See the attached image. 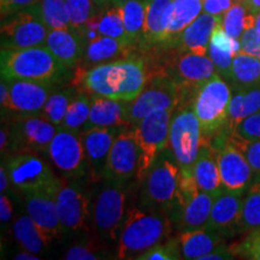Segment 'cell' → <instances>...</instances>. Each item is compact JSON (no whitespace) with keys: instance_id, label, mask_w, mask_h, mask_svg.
I'll use <instances>...</instances> for the list:
<instances>
[{"instance_id":"obj_5","label":"cell","mask_w":260,"mask_h":260,"mask_svg":"<svg viewBox=\"0 0 260 260\" xmlns=\"http://www.w3.org/2000/svg\"><path fill=\"white\" fill-rule=\"evenodd\" d=\"M193 94L181 88L168 75L158 73L149 77L139 96L126 106L130 125H136L149 113L159 110H174L191 104Z\"/></svg>"},{"instance_id":"obj_58","label":"cell","mask_w":260,"mask_h":260,"mask_svg":"<svg viewBox=\"0 0 260 260\" xmlns=\"http://www.w3.org/2000/svg\"><path fill=\"white\" fill-rule=\"evenodd\" d=\"M254 28H255V30L259 32L260 34V12L258 15L255 16V23H254Z\"/></svg>"},{"instance_id":"obj_32","label":"cell","mask_w":260,"mask_h":260,"mask_svg":"<svg viewBox=\"0 0 260 260\" xmlns=\"http://www.w3.org/2000/svg\"><path fill=\"white\" fill-rule=\"evenodd\" d=\"M214 195L200 191L187 206L182 209L180 225L183 232L200 229L207 225L212 211Z\"/></svg>"},{"instance_id":"obj_6","label":"cell","mask_w":260,"mask_h":260,"mask_svg":"<svg viewBox=\"0 0 260 260\" xmlns=\"http://www.w3.org/2000/svg\"><path fill=\"white\" fill-rule=\"evenodd\" d=\"M180 167L167 148L158 155L142 178L141 198L145 206L157 210H172L177 206Z\"/></svg>"},{"instance_id":"obj_59","label":"cell","mask_w":260,"mask_h":260,"mask_svg":"<svg viewBox=\"0 0 260 260\" xmlns=\"http://www.w3.org/2000/svg\"><path fill=\"white\" fill-rule=\"evenodd\" d=\"M125 2H128V0H115V4L116 5H121V4H123V3H125Z\"/></svg>"},{"instance_id":"obj_41","label":"cell","mask_w":260,"mask_h":260,"mask_svg":"<svg viewBox=\"0 0 260 260\" xmlns=\"http://www.w3.org/2000/svg\"><path fill=\"white\" fill-rule=\"evenodd\" d=\"M234 256L248 260H260V229L246 233V236L229 246Z\"/></svg>"},{"instance_id":"obj_31","label":"cell","mask_w":260,"mask_h":260,"mask_svg":"<svg viewBox=\"0 0 260 260\" xmlns=\"http://www.w3.org/2000/svg\"><path fill=\"white\" fill-rule=\"evenodd\" d=\"M232 88H248L260 84V59L258 57L237 53L233 59L232 70L226 81Z\"/></svg>"},{"instance_id":"obj_10","label":"cell","mask_w":260,"mask_h":260,"mask_svg":"<svg viewBox=\"0 0 260 260\" xmlns=\"http://www.w3.org/2000/svg\"><path fill=\"white\" fill-rule=\"evenodd\" d=\"M158 73L168 75L182 89L191 94L198 86L218 74L210 57L186 52L178 46L176 51L169 53L162 67L155 74Z\"/></svg>"},{"instance_id":"obj_40","label":"cell","mask_w":260,"mask_h":260,"mask_svg":"<svg viewBox=\"0 0 260 260\" xmlns=\"http://www.w3.org/2000/svg\"><path fill=\"white\" fill-rule=\"evenodd\" d=\"M77 89L67 88L60 92L53 93L48 96L47 102L45 103L41 110V115L57 126H61L64 121L65 113L73 98L76 95Z\"/></svg>"},{"instance_id":"obj_37","label":"cell","mask_w":260,"mask_h":260,"mask_svg":"<svg viewBox=\"0 0 260 260\" xmlns=\"http://www.w3.org/2000/svg\"><path fill=\"white\" fill-rule=\"evenodd\" d=\"M255 16L249 12L245 3H234L224 14L222 25L229 37L240 40L242 34L254 27Z\"/></svg>"},{"instance_id":"obj_36","label":"cell","mask_w":260,"mask_h":260,"mask_svg":"<svg viewBox=\"0 0 260 260\" xmlns=\"http://www.w3.org/2000/svg\"><path fill=\"white\" fill-rule=\"evenodd\" d=\"M90 107H92V95L77 92L69 104L61 128L76 133L82 132L89 119Z\"/></svg>"},{"instance_id":"obj_54","label":"cell","mask_w":260,"mask_h":260,"mask_svg":"<svg viewBox=\"0 0 260 260\" xmlns=\"http://www.w3.org/2000/svg\"><path fill=\"white\" fill-rule=\"evenodd\" d=\"M9 133V130L4 128H2V132H0V149H2V153H4L6 146H8Z\"/></svg>"},{"instance_id":"obj_7","label":"cell","mask_w":260,"mask_h":260,"mask_svg":"<svg viewBox=\"0 0 260 260\" xmlns=\"http://www.w3.org/2000/svg\"><path fill=\"white\" fill-rule=\"evenodd\" d=\"M203 132L191 104L174 112L169 135V149L180 170H191L203 145Z\"/></svg>"},{"instance_id":"obj_20","label":"cell","mask_w":260,"mask_h":260,"mask_svg":"<svg viewBox=\"0 0 260 260\" xmlns=\"http://www.w3.org/2000/svg\"><path fill=\"white\" fill-rule=\"evenodd\" d=\"M245 193L223 189L214 197L212 211L207 225L216 229L224 237L237 234Z\"/></svg>"},{"instance_id":"obj_35","label":"cell","mask_w":260,"mask_h":260,"mask_svg":"<svg viewBox=\"0 0 260 260\" xmlns=\"http://www.w3.org/2000/svg\"><path fill=\"white\" fill-rule=\"evenodd\" d=\"M260 229V181H254L246 190L237 234Z\"/></svg>"},{"instance_id":"obj_60","label":"cell","mask_w":260,"mask_h":260,"mask_svg":"<svg viewBox=\"0 0 260 260\" xmlns=\"http://www.w3.org/2000/svg\"><path fill=\"white\" fill-rule=\"evenodd\" d=\"M247 0H234V3H246Z\"/></svg>"},{"instance_id":"obj_44","label":"cell","mask_w":260,"mask_h":260,"mask_svg":"<svg viewBox=\"0 0 260 260\" xmlns=\"http://www.w3.org/2000/svg\"><path fill=\"white\" fill-rule=\"evenodd\" d=\"M228 139L245 155L253 171L260 175V140H246L234 134H228Z\"/></svg>"},{"instance_id":"obj_4","label":"cell","mask_w":260,"mask_h":260,"mask_svg":"<svg viewBox=\"0 0 260 260\" xmlns=\"http://www.w3.org/2000/svg\"><path fill=\"white\" fill-rule=\"evenodd\" d=\"M232 93L229 83L219 74L195 89L191 106L200 122L205 141H211L225 126Z\"/></svg>"},{"instance_id":"obj_56","label":"cell","mask_w":260,"mask_h":260,"mask_svg":"<svg viewBox=\"0 0 260 260\" xmlns=\"http://www.w3.org/2000/svg\"><path fill=\"white\" fill-rule=\"evenodd\" d=\"M93 2L95 3L96 6H99V8H102V9L109 8V6H111V5H116L115 0H93Z\"/></svg>"},{"instance_id":"obj_51","label":"cell","mask_w":260,"mask_h":260,"mask_svg":"<svg viewBox=\"0 0 260 260\" xmlns=\"http://www.w3.org/2000/svg\"><path fill=\"white\" fill-rule=\"evenodd\" d=\"M10 102V84L8 80L2 79L0 83V104H2V109L5 110L9 105Z\"/></svg>"},{"instance_id":"obj_39","label":"cell","mask_w":260,"mask_h":260,"mask_svg":"<svg viewBox=\"0 0 260 260\" xmlns=\"http://www.w3.org/2000/svg\"><path fill=\"white\" fill-rule=\"evenodd\" d=\"M98 31L100 35H105L117 40L125 42V44L134 46L128 34L125 31L124 22L119 5H111L104 9V11L99 15V24H98Z\"/></svg>"},{"instance_id":"obj_14","label":"cell","mask_w":260,"mask_h":260,"mask_svg":"<svg viewBox=\"0 0 260 260\" xmlns=\"http://www.w3.org/2000/svg\"><path fill=\"white\" fill-rule=\"evenodd\" d=\"M106 186L98 195L94 205V224L102 239L117 240L124 220V183L106 181Z\"/></svg>"},{"instance_id":"obj_13","label":"cell","mask_w":260,"mask_h":260,"mask_svg":"<svg viewBox=\"0 0 260 260\" xmlns=\"http://www.w3.org/2000/svg\"><path fill=\"white\" fill-rule=\"evenodd\" d=\"M10 134L14 151L46 154L52 139L57 134V125L42 115H19L12 122Z\"/></svg>"},{"instance_id":"obj_26","label":"cell","mask_w":260,"mask_h":260,"mask_svg":"<svg viewBox=\"0 0 260 260\" xmlns=\"http://www.w3.org/2000/svg\"><path fill=\"white\" fill-rule=\"evenodd\" d=\"M223 237L222 234L209 225L183 232L178 237L182 258L199 260L201 256L222 247Z\"/></svg>"},{"instance_id":"obj_25","label":"cell","mask_w":260,"mask_h":260,"mask_svg":"<svg viewBox=\"0 0 260 260\" xmlns=\"http://www.w3.org/2000/svg\"><path fill=\"white\" fill-rule=\"evenodd\" d=\"M194 176L201 191L217 197L223 190L217 151L210 141H203L193 167Z\"/></svg>"},{"instance_id":"obj_9","label":"cell","mask_w":260,"mask_h":260,"mask_svg":"<svg viewBox=\"0 0 260 260\" xmlns=\"http://www.w3.org/2000/svg\"><path fill=\"white\" fill-rule=\"evenodd\" d=\"M174 110H159L149 113L135 125L136 141L141 151L138 180L141 181L159 154L168 148Z\"/></svg>"},{"instance_id":"obj_17","label":"cell","mask_w":260,"mask_h":260,"mask_svg":"<svg viewBox=\"0 0 260 260\" xmlns=\"http://www.w3.org/2000/svg\"><path fill=\"white\" fill-rule=\"evenodd\" d=\"M57 210L65 232H77L87 226L89 212V198L74 183L61 181L56 195Z\"/></svg>"},{"instance_id":"obj_24","label":"cell","mask_w":260,"mask_h":260,"mask_svg":"<svg viewBox=\"0 0 260 260\" xmlns=\"http://www.w3.org/2000/svg\"><path fill=\"white\" fill-rule=\"evenodd\" d=\"M126 106H128V103L122 102V100L92 95L89 119L84 129L93 128V126H103V128L130 126L128 116H126Z\"/></svg>"},{"instance_id":"obj_47","label":"cell","mask_w":260,"mask_h":260,"mask_svg":"<svg viewBox=\"0 0 260 260\" xmlns=\"http://www.w3.org/2000/svg\"><path fill=\"white\" fill-rule=\"evenodd\" d=\"M64 259L67 260H98L103 259L99 253L90 248L89 246L76 245L65 253Z\"/></svg>"},{"instance_id":"obj_18","label":"cell","mask_w":260,"mask_h":260,"mask_svg":"<svg viewBox=\"0 0 260 260\" xmlns=\"http://www.w3.org/2000/svg\"><path fill=\"white\" fill-rule=\"evenodd\" d=\"M10 102L6 110L19 115H37L47 102L53 83L39 82L29 80H11Z\"/></svg>"},{"instance_id":"obj_8","label":"cell","mask_w":260,"mask_h":260,"mask_svg":"<svg viewBox=\"0 0 260 260\" xmlns=\"http://www.w3.org/2000/svg\"><path fill=\"white\" fill-rule=\"evenodd\" d=\"M6 170L16 189L27 195L34 193L57 195L61 184V180L38 154L18 153L10 159Z\"/></svg>"},{"instance_id":"obj_48","label":"cell","mask_w":260,"mask_h":260,"mask_svg":"<svg viewBox=\"0 0 260 260\" xmlns=\"http://www.w3.org/2000/svg\"><path fill=\"white\" fill-rule=\"evenodd\" d=\"M235 256L232 252H230L229 246L223 245L219 248L214 249L213 252L209 253V254L201 256L199 260H226V259H234Z\"/></svg>"},{"instance_id":"obj_42","label":"cell","mask_w":260,"mask_h":260,"mask_svg":"<svg viewBox=\"0 0 260 260\" xmlns=\"http://www.w3.org/2000/svg\"><path fill=\"white\" fill-rule=\"evenodd\" d=\"M95 3L93 0H67L70 24L75 30L82 29L87 22L95 15Z\"/></svg>"},{"instance_id":"obj_11","label":"cell","mask_w":260,"mask_h":260,"mask_svg":"<svg viewBox=\"0 0 260 260\" xmlns=\"http://www.w3.org/2000/svg\"><path fill=\"white\" fill-rule=\"evenodd\" d=\"M50 29L42 21L37 5L16 12L3 19L2 48H28L42 46Z\"/></svg>"},{"instance_id":"obj_23","label":"cell","mask_w":260,"mask_h":260,"mask_svg":"<svg viewBox=\"0 0 260 260\" xmlns=\"http://www.w3.org/2000/svg\"><path fill=\"white\" fill-rule=\"evenodd\" d=\"M222 19L223 16H213L207 14V12L198 16L182 31L180 39L177 40L176 46L186 52L206 56V53L209 52L212 32L217 24L222 23Z\"/></svg>"},{"instance_id":"obj_55","label":"cell","mask_w":260,"mask_h":260,"mask_svg":"<svg viewBox=\"0 0 260 260\" xmlns=\"http://www.w3.org/2000/svg\"><path fill=\"white\" fill-rule=\"evenodd\" d=\"M15 259H16V260H39L40 258L35 255L34 253L28 252V251H24V252L18 253V254L15 256Z\"/></svg>"},{"instance_id":"obj_57","label":"cell","mask_w":260,"mask_h":260,"mask_svg":"<svg viewBox=\"0 0 260 260\" xmlns=\"http://www.w3.org/2000/svg\"><path fill=\"white\" fill-rule=\"evenodd\" d=\"M218 2H219L220 6H222L224 14H225L228 10L232 8L233 4H234V0H218Z\"/></svg>"},{"instance_id":"obj_52","label":"cell","mask_w":260,"mask_h":260,"mask_svg":"<svg viewBox=\"0 0 260 260\" xmlns=\"http://www.w3.org/2000/svg\"><path fill=\"white\" fill-rule=\"evenodd\" d=\"M9 180L10 177H9L8 170H6V169L2 165V168H0V191H2V193L8 189Z\"/></svg>"},{"instance_id":"obj_12","label":"cell","mask_w":260,"mask_h":260,"mask_svg":"<svg viewBox=\"0 0 260 260\" xmlns=\"http://www.w3.org/2000/svg\"><path fill=\"white\" fill-rule=\"evenodd\" d=\"M210 142L217 151L223 189L246 193L254 182L255 172L245 155L229 141L226 133L223 130Z\"/></svg>"},{"instance_id":"obj_19","label":"cell","mask_w":260,"mask_h":260,"mask_svg":"<svg viewBox=\"0 0 260 260\" xmlns=\"http://www.w3.org/2000/svg\"><path fill=\"white\" fill-rule=\"evenodd\" d=\"M123 128H103V126H93L80 132L87 159H88L89 170L95 180L104 177L107 158L115 141L117 130Z\"/></svg>"},{"instance_id":"obj_22","label":"cell","mask_w":260,"mask_h":260,"mask_svg":"<svg viewBox=\"0 0 260 260\" xmlns=\"http://www.w3.org/2000/svg\"><path fill=\"white\" fill-rule=\"evenodd\" d=\"M87 45L84 38L75 29L50 30L45 42V46L68 69L77 67L83 60Z\"/></svg>"},{"instance_id":"obj_15","label":"cell","mask_w":260,"mask_h":260,"mask_svg":"<svg viewBox=\"0 0 260 260\" xmlns=\"http://www.w3.org/2000/svg\"><path fill=\"white\" fill-rule=\"evenodd\" d=\"M47 154L65 177L83 176L89 169L80 133L61 128L52 139Z\"/></svg>"},{"instance_id":"obj_30","label":"cell","mask_w":260,"mask_h":260,"mask_svg":"<svg viewBox=\"0 0 260 260\" xmlns=\"http://www.w3.org/2000/svg\"><path fill=\"white\" fill-rule=\"evenodd\" d=\"M203 0H172V12L170 23L167 30L164 45L176 46L182 31L201 15Z\"/></svg>"},{"instance_id":"obj_1","label":"cell","mask_w":260,"mask_h":260,"mask_svg":"<svg viewBox=\"0 0 260 260\" xmlns=\"http://www.w3.org/2000/svg\"><path fill=\"white\" fill-rule=\"evenodd\" d=\"M148 79L145 59L133 54L92 68L77 67L73 84L77 92L129 103L139 96Z\"/></svg>"},{"instance_id":"obj_45","label":"cell","mask_w":260,"mask_h":260,"mask_svg":"<svg viewBox=\"0 0 260 260\" xmlns=\"http://www.w3.org/2000/svg\"><path fill=\"white\" fill-rule=\"evenodd\" d=\"M229 134L246 140H260V111L243 119Z\"/></svg>"},{"instance_id":"obj_43","label":"cell","mask_w":260,"mask_h":260,"mask_svg":"<svg viewBox=\"0 0 260 260\" xmlns=\"http://www.w3.org/2000/svg\"><path fill=\"white\" fill-rule=\"evenodd\" d=\"M182 259L178 239L165 240L140 254L136 260H177Z\"/></svg>"},{"instance_id":"obj_33","label":"cell","mask_w":260,"mask_h":260,"mask_svg":"<svg viewBox=\"0 0 260 260\" xmlns=\"http://www.w3.org/2000/svg\"><path fill=\"white\" fill-rule=\"evenodd\" d=\"M12 232L24 251L31 252L34 254L40 253L51 242V240L39 229L29 214L21 216L16 220Z\"/></svg>"},{"instance_id":"obj_3","label":"cell","mask_w":260,"mask_h":260,"mask_svg":"<svg viewBox=\"0 0 260 260\" xmlns=\"http://www.w3.org/2000/svg\"><path fill=\"white\" fill-rule=\"evenodd\" d=\"M2 79L29 80L57 83L67 75L64 67L46 46L28 48H2Z\"/></svg>"},{"instance_id":"obj_38","label":"cell","mask_w":260,"mask_h":260,"mask_svg":"<svg viewBox=\"0 0 260 260\" xmlns=\"http://www.w3.org/2000/svg\"><path fill=\"white\" fill-rule=\"evenodd\" d=\"M38 11L42 21L50 30L65 29L71 30L69 14H68L67 0H39Z\"/></svg>"},{"instance_id":"obj_46","label":"cell","mask_w":260,"mask_h":260,"mask_svg":"<svg viewBox=\"0 0 260 260\" xmlns=\"http://www.w3.org/2000/svg\"><path fill=\"white\" fill-rule=\"evenodd\" d=\"M39 0H0V11L2 18L4 19L16 12L23 11L31 6H35Z\"/></svg>"},{"instance_id":"obj_50","label":"cell","mask_w":260,"mask_h":260,"mask_svg":"<svg viewBox=\"0 0 260 260\" xmlns=\"http://www.w3.org/2000/svg\"><path fill=\"white\" fill-rule=\"evenodd\" d=\"M204 11L213 16H224V11L218 0H203Z\"/></svg>"},{"instance_id":"obj_2","label":"cell","mask_w":260,"mask_h":260,"mask_svg":"<svg viewBox=\"0 0 260 260\" xmlns=\"http://www.w3.org/2000/svg\"><path fill=\"white\" fill-rule=\"evenodd\" d=\"M170 220L162 211L135 207L126 214L118 234L117 258L136 259L140 254L164 242L170 234Z\"/></svg>"},{"instance_id":"obj_49","label":"cell","mask_w":260,"mask_h":260,"mask_svg":"<svg viewBox=\"0 0 260 260\" xmlns=\"http://www.w3.org/2000/svg\"><path fill=\"white\" fill-rule=\"evenodd\" d=\"M12 217V205L10 203L9 198L2 194L0 197V219L2 222H8Z\"/></svg>"},{"instance_id":"obj_27","label":"cell","mask_w":260,"mask_h":260,"mask_svg":"<svg viewBox=\"0 0 260 260\" xmlns=\"http://www.w3.org/2000/svg\"><path fill=\"white\" fill-rule=\"evenodd\" d=\"M171 12L172 0H146L144 42L147 46L164 44Z\"/></svg>"},{"instance_id":"obj_53","label":"cell","mask_w":260,"mask_h":260,"mask_svg":"<svg viewBox=\"0 0 260 260\" xmlns=\"http://www.w3.org/2000/svg\"><path fill=\"white\" fill-rule=\"evenodd\" d=\"M249 12L256 16L260 12V0H247L245 3Z\"/></svg>"},{"instance_id":"obj_21","label":"cell","mask_w":260,"mask_h":260,"mask_svg":"<svg viewBox=\"0 0 260 260\" xmlns=\"http://www.w3.org/2000/svg\"><path fill=\"white\" fill-rule=\"evenodd\" d=\"M25 209L37 226L51 241L60 237L64 229L58 214L56 195L48 193L28 194Z\"/></svg>"},{"instance_id":"obj_34","label":"cell","mask_w":260,"mask_h":260,"mask_svg":"<svg viewBox=\"0 0 260 260\" xmlns=\"http://www.w3.org/2000/svg\"><path fill=\"white\" fill-rule=\"evenodd\" d=\"M124 22L125 31L133 44L144 41L146 18V0H128L119 5Z\"/></svg>"},{"instance_id":"obj_16","label":"cell","mask_w":260,"mask_h":260,"mask_svg":"<svg viewBox=\"0 0 260 260\" xmlns=\"http://www.w3.org/2000/svg\"><path fill=\"white\" fill-rule=\"evenodd\" d=\"M141 151L136 141L135 130H122L116 136L107 158L104 178L125 183L133 177H138Z\"/></svg>"},{"instance_id":"obj_29","label":"cell","mask_w":260,"mask_h":260,"mask_svg":"<svg viewBox=\"0 0 260 260\" xmlns=\"http://www.w3.org/2000/svg\"><path fill=\"white\" fill-rule=\"evenodd\" d=\"M228 119L223 132L229 134L248 116L260 111V84L248 88H232Z\"/></svg>"},{"instance_id":"obj_28","label":"cell","mask_w":260,"mask_h":260,"mask_svg":"<svg viewBox=\"0 0 260 260\" xmlns=\"http://www.w3.org/2000/svg\"><path fill=\"white\" fill-rule=\"evenodd\" d=\"M133 48L134 46L117 40V39L105 37V35H98L87 45L86 53L83 57L87 67L82 68H89V65L94 67V65L111 63V61L133 56Z\"/></svg>"}]
</instances>
